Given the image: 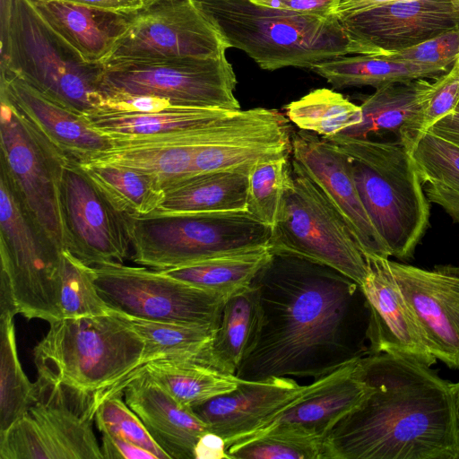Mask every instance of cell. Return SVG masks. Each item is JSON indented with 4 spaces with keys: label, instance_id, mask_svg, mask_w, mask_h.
Segmentation results:
<instances>
[{
    "label": "cell",
    "instance_id": "cell-47",
    "mask_svg": "<svg viewBox=\"0 0 459 459\" xmlns=\"http://www.w3.org/2000/svg\"><path fill=\"white\" fill-rule=\"evenodd\" d=\"M194 459H230L225 439L212 431L204 433L195 446Z\"/></svg>",
    "mask_w": 459,
    "mask_h": 459
},
{
    "label": "cell",
    "instance_id": "cell-9",
    "mask_svg": "<svg viewBox=\"0 0 459 459\" xmlns=\"http://www.w3.org/2000/svg\"><path fill=\"white\" fill-rule=\"evenodd\" d=\"M237 78L226 55L208 58L118 60L102 64L103 99L143 95L178 107L240 110Z\"/></svg>",
    "mask_w": 459,
    "mask_h": 459
},
{
    "label": "cell",
    "instance_id": "cell-34",
    "mask_svg": "<svg viewBox=\"0 0 459 459\" xmlns=\"http://www.w3.org/2000/svg\"><path fill=\"white\" fill-rule=\"evenodd\" d=\"M199 149L172 145L112 147L80 162L128 168L155 178L164 188L193 175V160Z\"/></svg>",
    "mask_w": 459,
    "mask_h": 459
},
{
    "label": "cell",
    "instance_id": "cell-45",
    "mask_svg": "<svg viewBox=\"0 0 459 459\" xmlns=\"http://www.w3.org/2000/svg\"><path fill=\"white\" fill-rule=\"evenodd\" d=\"M254 4L310 14H335L340 0H251Z\"/></svg>",
    "mask_w": 459,
    "mask_h": 459
},
{
    "label": "cell",
    "instance_id": "cell-15",
    "mask_svg": "<svg viewBox=\"0 0 459 459\" xmlns=\"http://www.w3.org/2000/svg\"><path fill=\"white\" fill-rule=\"evenodd\" d=\"M60 207L65 249L84 264L123 263L129 256V217L114 206L71 158L63 169Z\"/></svg>",
    "mask_w": 459,
    "mask_h": 459
},
{
    "label": "cell",
    "instance_id": "cell-2",
    "mask_svg": "<svg viewBox=\"0 0 459 459\" xmlns=\"http://www.w3.org/2000/svg\"><path fill=\"white\" fill-rule=\"evenodd\" d=\"M371 387L324 441V459H459L452 383L430 367L387 353L354 368Z\"/></svg>",
    "mask_w": 459,
    "mask_h": 459
},
{
    "label": "cell",
    "instance_id": "cell-31",
    "mask_svg": "<svg viewBox=\"0 0 459 459\" xmlns=\"http://www.w3.org/2000/svg\"><path fill=\"white\" fill-rule=\"evenodd\" d=\"M272 255L270 247L219 255L160 273L226 298L249 287Z\"/></svg>",
    "mask_w": 459,
    "mask_h": 459
},
{
    "label": "cell",
    "instance_id": "cell-6",
    "mask_svg": "<svg viewBox=\"0 0 459 459\" xmlns=\"http://www.w3.org/2000/svg\"><path fill=\"white\" fill-rule=\"evenodd\" d=\"M0 69L16 75L53 101L87 115L101 107L102 65L92 64L56 32L33 0H14Z\"/></svg>",
    "mask_w": 459,
    "mask_h": 459
},
{
    "label": "cell",
    "instance_id": "cell-36",
    "mask_svg": "<svg viewBox=\"0 0 459 459\" xmlns=\"http://www.w3.org/2000/svg\"><path fill=\"white\" fill-rule=\"evenodd\" d=\"M0 433L23 416L35 398L36 384L25 375L20 362L13 318L1 313Z\"/></svg>",
    "mask_w": 459,
    "mask_h": 459
},
{
    "label": "cell",
    "instance_id": "cell-48",
    "mask_svg": "<svg viewBox=\"0 0 459 459\" xmlns=\"http://www.w3.org/2000/svg\"><path fill=\"white\" fill-rule=\"evenodd\" d=\"M87 5L97 9L120 13H134L145 8L154 0H58Z\"/></svg>",
    "mask_w": 459,
    "mask_h": 459
},
{
    "label": "cell",
    "instance_id": "cell-41",
    "mask_svg": "<svg viewBox=\"0 0 459 459\" xmlns=\"http://www.w3.org/2000/svg\"><path fill=\"white\" fill-rule=\"evenodd\" d=\"M411 153L424 185H437L459 193V145L427 132Z\"/></svg>",
    "mask_w": 459,
    "mask_h": 459
},
{
    "label": "cell",
    "instance_id": "cell-13",
    "mask_svg": "<svg viewBox=\"0 0 459 459\" xmlns=\"http://www.w3.org/2000/svg\"><path fill=\"white\" fill-rule=\"evenodd\" d=\"M92 270L105 302L138 318L217 329L228 299L143 266L113 262L93 265Z\"/></svg>",
    "mask_w": 459,
    "mask_h": 459
},
{
    "label": "cell",
    "instance_id": "cell-7",
    "mask_svg": "<svg viewBox=\"0 0 459 459\" xmlns=\"http://www.w3.org/2000/svg\"><path fill=\"white\" fill-rule=\"evenodd\" d=\"M132 260L156 271L270 247L273 229L246 210L129 217Z\"/></svg>",
    "mask_w": 459,
    "mask_h": 459
},
{
    "label": "cell",
    "instance_id": "cell-26",
    "mask_svg": "<svg viewBox=\"0 0 459 459\" xmlns=\"http://www.w3.org/2000/svg\"><path fill=\"white\" fill-rule=\"evenodd\" d=\"M208 349L160 357L145 363L134 373H147L179 403L192 408L235 390L244 381L212 365L207 356Z\"/></svg>",
    "mask_w": 459,
    "mask_h": 459
},
{
    "label": "cell",
    "instance_id": "cell-16",
    "mask_svg": "<svg viewBox=\"0 0 459 459\" xmlns=\"http://www.w3.org/2000/svg\"><path fill=\"white\" fill-rule=\"evenodd\" d=\"M339 19L363 55H389L459 28V0H395Z\"/></svg>",
    "mask_w": 459,
    "mask_h": 459
},
{
    "label": "cell",
    "instance_id": "cell-8",
    "mask_svg": "<svg viewBox=\"0 0 459 459\" xmlns=\"http://www.w3.org/2000/svg\"><path fill=\"white\" fill-rule=\"evenodd\" d=\"M26 210L0 169L1 274L17 314L48 323L62 318V253Z\"/></svg>",
    "mask_w": 459,
    "mask_h": 459
},
{
    "label": "cell",
    "instance_id": "cell-50",
    "mask_svg": "<svg viewBox=\"0 0 459 459\" xmlns=\"http://www.w3.org/2000/svg\"><path fill=\"white\" fill-rule=\"evenodd\" d=\"M395 0H340L335 14L342 18Z\"/></svg>",
    "mask_w": 459,
    "mask_h": 459
},
{
    "label": "cell",
    "instance_id": "cell-24",
    "mask_svg": "<svg viewBox=\"0 0 459 459\" xmlns=\"http://www.w3.org/2000/svg\"><path fill=\"white\" fill-rule=\"evenodd\" d=\"M236 111L182 107L152 113L98 109L85 115V117L95 130L110 139L113 147H122L160 145L170 138L209 126Z\"/></svg>",
    "mask_w": 459,
    "mask_h": 459
},
{
    "label": "cell",
    "instance_id": "cell-3",
    "mask_svg": "<svg viewBox=\"0 0 459 459\" xmlns=\"http://www.w3.org/2000/svg\"><path fill=\"white\" fill-rule=\"evenodd\" d=\"M230 48L244 51L262 69L307 67L363 50L336 14L276 9L251 0H196Z\"/></svg>",
    "mask_w": 459,
    "mask_h": 459
},
{
    "label": "cell",
    "instance_id": "cell-37",
    "mask_svg": "<svg viewBox=\"0 0 459 459\" xmlns=\"http://www.w3.org/2000/svg\"><path fill=\"white\" fill-rule=\"evenodd\" d=\"M115 313L143 340V365L164 356L203 351L210 347L217 330L210 326L138 318L116 310Z\"/></svg>",
    "mask_w": 459,
    "mask_h": 459
},
{
    "label": "cell",
    "instance_id": "cell-22",
    "mask_svg": "<svg viewBox=\"0 0 459 459\" xmlns=\"http://www.w3.org/2000/svg\"><path fill=\"white\" fill-rule=\"evenodd\" d=\"M357 361L320 378L317 385L298 403L262 428L234 440L228 447L254 439L276 428L296 429L325 439L332 428L357 408L371 392V387L354 374Z\"/></svg>",
    "mask_w": 459,
    "mask_h": 459
},
{
    "label": "cell",
    "instance_id": "cell-27",
    "mask_svg": "<svg viewBox=\"0 0 459 459\" xmlns=\"http://www.w3.org/2000/svg\"><path fill=\"white\" fill-rule=\"evenodd\" d=\"M248 173L212 171L193 174L166 186L151 215L246 210Z\"/></svg>",
    "mask_w": 459,
    "mask_h": 459
},
{
    "label": "cell",
    "instance_id": "cell-11",
    "mask_svg": "<svg viewBox=\"0 0 459 459\" xmlns=\"http://www.w3.org/2000/svg\"><path fill=\"white\" fill-rule=\"evenodd\" d=\"M22 418L0 433V459H103L92 429L95 396L38 380Z\"/></svg>",
    "mask_w": 459,
    "mask_h": 459
},
{
    "label": "cell",
    "instance_id": "cell-49",
    "mask_svg": "<svg viewBox=\"0 0 459 459\" xmlns=\"http://www.w3.org/2000/svg\"><path fill=\"white\" fill-rule=\"evenodd\" d=\"M428 132H431L459 145V108H455L453 113L437 121Z\"/></svg>",
    "mask_w": 459,
    "mask_h": 459
},
{
    "label": "cell",
    "instance_id": "cell-20",
    "mask_svg": "<svg viewBox=\"0 0 459 459\" xmlns=\"http://www.w3.org/2000/svg\"><path fill=\"white\" fill-rule=\"evenodd\" d=\"M319 379L305 385L288 377L244 380L235 390L191 409L210 431L225 439L228 447L234 440L262 428L298 403L317 385Z\"/></svg>",
    "mask_w": 459,
    "mask_h": 459
},
{
    "label": "cell",
    "instance_id": "cell-44",
    "mask_svg": "<svg viewBox=\"0 0 459 459\" xmlns=\"http://www.w3.org/2000/svg\"><path fill=\"white\" fill-rule=\"evenodd\" d=\"M386 56L397 60L450 70L459 58V28Z\"/></svg>",
    "mask_w": 459,
    "mask_h": 459
},
{
    "label": "cell",
    "instance_id": "cell-46",
    "mask_svg": "<svg viewBox=\"0 0 459 459\" xmlns=\"http://www.w3.org/2000/svg\"><path fill=\"white\" fill-rule=\"evenodd\" d=\"M103 459H157L149 451L116 436L102 433Z\"/></svg>",
    "mask_w": 459,
    "mask_h": 459
},
{
    "label": "cell",
    "instance_id": "cell-55",
    "mask_svg": "<svg viewBox=\"0 0 459 459\" xmlns=\"http://www.w3.org/2000/svg\"><path fill=\"white\" fill-rule=\"evenodd\" d=\"M456 221H458V222H459V219H458Z\"/></svg>",
    "mask_w": 459,
    "mask_h": 459
},
{
    "label": "cell",
    "instance_id": "cell-5",
    "mask_svg": "<svg viewBox=\"0 0 459 459\" xmlns=\"http://www.w3.org/2000/svg\"><path fill=\"white\" fill-rule=\"evenodd\" d=\"M323 138L350 156L360 199L390 256L411 258L430 216L411 150L396 139Z\"/></svg>",
    "mask_w": 459,
    "mask_h": 459
},
{
    "label": "cell",
    "instance_id": "cell-12",
    "mask_svg": "<svg viewBox=\"0 0 459 459\" xmlns=\"http://www.w3.org/2000/svg\"><path fill=\"white\" fill-rule=\"evenodd\" d=\"M0 97L1 170L33 220L60 249H65L60 185L69 157L6 96Z\"/></svg>",
    "mask_w": 459,
    "mask_h": 459
},
{
    "label": "cell",
    "instance_id": "cell-38",
    "mask_svg": "<svg viewBox=\"0 0 459 459\" xmlns=\"http://www.w3.org/2000/svg\"><path fill=\"white\" fill-rule=\"evenodd\" d=\"M323 437L286 428L273 429L227 448L230 459H324Z\"/></svg>",
    "mask_w": 459,
    "mask_h": 459
},
{
    "label": "cell",
    "instance_id": "cell-39",
    "mask_svg": "<svg viewBox=\"0 0 459 459\" xmlns=\"http://www.w3.org/2000/svg\"><path fill=\"white\" fill-rule=\"evenodd\" d=\"M292 177L290 157L260 162L248 174L246 211L272 229Z\"/></svg>",
    "mask_w": 459,
    "mask_h": 459
},
{
    "label": "cell",
    "instance_id": "cell-42",
    "mask_svg": "<svg viewBox=\"0 0 459 459\" xmlns=\"http://www.w3.org/2000/svg\"><path fill=\"white\" fill-rule=\"evenodd\" d=\"M123 393L102 397L97 403L94 421L101 433H108L133 443L156 456L170 459L157 444L139 417L122 399Z\"/></svg>",
    "mask_w": 459,
    "mask_h": 459
},
{
    "label": "cell",
    "instance_id": "cell-43",
    "mask_svg": "<svg viewBox=\"0 0 459 459\" xmlns=\"http://www.w3.org/2000/svg\"><path fill=\"white\" fill-rule=\"evenodd\" d=\"M459 104V58L451 69L433 82L428 100L406 125L398 141L410 150L432 126L453 113Z\"/></svg>",
    "mask_w": 459,
    "mask_h": 459
},
{
    "label": "cell",
    "instance_id": "cell-4",
    "mask_svg": "<svg viewBox=\"0 0 459 459\" xmlns=\"http://www.w3.org/2000/svg\"><path fill=\"white\" fill-rule=\"evenodd\" d=\"M145 343L113 309L108 315L49 323L34 348L38 380L97 399L143 365Z\"/></svg>",
    "mask_w": 459,
    "mask_h": 459
},
{
    "label": "cell",
    "instance_id": "cell-23",
    "mask_svg": "<svg viewBox=\"0 0 459 459\" xmlns=\"http://www.w3.org/2000/svg\"><path fill=\"white\" fill-rule=\"evenodd\" d=\"M0 94L18 108L59 150L83 161L113 147L84 115L47 98L20 77L1 73Z\"/></svg>",
    "mask_w": 459,
    "mask_h": 459
},
{
    "label": "cell",
    "instance_id": "cell-28",
    "mask_svg": "<svg viewBox=\"0 0 459 459\" xmlns=\"http://www.w3.org/2000/svg\"><path fill=\"white\" fill-rule=\"evenodd\" d=\"M433 82L427 79L390 83L376 89L359 105L362 120L338 134L368 138L371 134L392 133L399 139L406 125L429 98Z\"/></svg>",
    "mask_w": 459,
    "mask_h": 459
},
{
    "label": "cell",
    "instance_id": "cell-32",
    "mask_svg": "<svg viewBox=\"0 0 459 459\" xmlns=\"http://www.w3.org/2000/svg\"><path fill=\"white\" fill-rule=\"evenodd\" d=\"M78 163L114 206L128 217L151 215L163 200V186L146 174L115 165Z\"/></svg>",
    "mask_w": 459,
    "mask_h": 459
},
{
    "label": "cell",
    "instance_id": "cell-40",
    "mask_svg": "<svg viewBox=\"0 0 459 459\" xmlns=\"http://www.w3.org/2000/svg\"><path fill=\"white\" fill-rule=\"evenodd\" d=\"M60 307L62 318L108 315L113 309L100 295L92 266L87 265L67 249H63Z\"/></svg>",
    "mask_w": 459,
    "mask_h": 459
},
{
    "label": "cell",
    "instance_id": "cell-52",
    "mask_svg": "<svg viewBox=\"0 0 459 459\" xmlns=\"http://www.w3.org/2000/svg\"><path fill=\"white\" fill-rule=\"evenodd\" d=\"M446 212L453 217L454 220L459 219V193L449 190L446 192L444 200Z\"/></svg>",
    "mask_w": 459,
    "mask_h": 459
},
{
    "label": "cell",
    "instance_id": "cell-10",
    "mask_svg": "<svg viewBox=\"0 0 459 459\" xmlns=\"http://www.w3.org/2000/svg\"><path fill=\"white\" fill-rule=\"evenodd\" d=\"M290 162L292 177L273 228L271 250L324 264L361 286L368 268L360 247L316 184Z\"/></svg>",
    "mask_w": 459,
    "mask_h": 459
},
{
    "label": "cell",
    "instance_id": "cell-54",
    "mask_svg": "<svg viewBox=\"0 0 459 459\" xmlns=\"http://www.w3.org/2000/svg\"><path fill=\"white\" fill-rule=\"evenodd\" d=\"M456 108H459V104L457 105Z\"/></svg>",
    "mask_w": 459,
    "mask_h": 459
},
{
    "label": "cell",
    "instance_id": "cell-18",
    "mask_svg": "<svg viewBox=\"0 0 459 459\" xmlns=\"http://www.w3.org/2000/svg\"><path fill=\"white\" fill-rule=\"evenodd\" d=\"M292 160L319 188L345 221L365 255L390 257L360 199L351 160L316 134L292 133Z\"/></svg>",
    "mask_w": 459,
    "mask_h": 459
},
{
    "label": "cell",
    "instance_id": "cell-25",
    "mask_svg": "<svg viewBox=\"0 0 459 459\" xmlns=\"http://www.w3.org/2000/svg\"><path fill=\"white\" fill-rule=\"evenodd\" d=\"M48 25L89 63L103 64L134 13L58 0H33Z\"/></svg>",
    "mask_w": 459,
    "mask_h": 459
},
{
    "label": "cell",
    "instance_id": "cell-53",
    "mask_svg": "<svg viewBox=\"0 0 459 459\" xmlns=\"http://www.w3.org/2000/svg\"><path fill=\"white\" fill-rule=\"evenodd\" d=\"M452 392L454 397L455 412L456 419L457 435L459 440V382L452 383Z\"/></svg>",
    "mask_w": 459,
    "mask_h": 459
},
{
    "label": "cell",
    "instance_id": "cell-33",
    "mask_svg": "<svg viewBox=\"0 0 459 459\" xmlns=\"http://www.w3.org/2000/svg\"><path fill=\"white\" fill-rule=\"evenodd\" d=\"M291 128L265 136L199 149L193 160V174L212 171L248 173L260 162L290 157Z\"/></svg>",
    "mask_w": 459,
    "mask_h": 459
},
{
    "label": "cell",
    "instance_id": "cell-14",
    "mask_svg": "<svg viewBox=\"0 0 459 459\" xmlns=\"http://www.w3.org/2000/svg\"><path fill=\"white\" fill-rule=\"evenodd\" d=\"M228 48L196 0H154L134 13L103 64L219 57Z\"/></svg>",
    "mask_w": 459,
    "mask_h": 459
},
{
    "label": "cell",
    "instance_id": "cell-35",
    "mask_svg": "<svg viewBox=\"0 0 459 459\" xmlns=\"http://www.w3.org/2000/svg\"><path fill=\"white\" fill-rule=\"evenodd\" d=\"M288 119L299 130L330 137L359 124L362 111L339 92L316 89L285 106Z\"/></svg>",
    "mask_w": 459,
    "mask_h": 459
},
{
    "label": "cell",
    "instance_id": "cell-21",
    "mask_svg": "<svg viewBox=\"0 0 459 459\" xmlns=\"http://www.w3.org/2000/svg\"><path fill=\"white\" fill-rule=\"evenodd\" d=\"M118 392L170 459H194L198 438L210 429L191 408L143 371L132 374L110 394Z\"/></svg>",
    "mask_w": 459,
    "mask_h": 459
},
{
    "label": "cell",
    "instance_id": "cell-17",
    "mask_svg": "<svg viewBox=\"0 0 459 459\" xmlns=\"http://www.w3.org/2000/svg\"><path fill=\"white\" fill-rule=\"evenodd\" d=\"M389 269L437 359L459 368V267L431 270L387 260Z\"/></svg>",
    "mask_w": 459,
    "mask_h": 459
},
{
    "label": "cell",
    "instance_id": "cell-51",
    "mask_svg": "<svg viewBox=\"0 0 459 459\" xmlns=\"http://www.w3.org/2000/svg\"><path fill=\"white\" fill-rule=\"evenodd\" d=\"M14 0H0V43L7 37Z\"/></svg>",
    "mask_w": 459,
    "mask_h": 459
},
{
    "label": "cell",
    "instance_id": "cell-1",
    "mask_svg": "<svg viewBox=\"0 0 459 459\" xmlns=\"http://www.w3.org/2000/svg\"><path fill=\"white\" fill-rule=\"evenodd\" d=\"M252 285L259 326L238 377L317 380L368 354L365 295L359 284L339 271L272 251Z\"/></svg>",
    "mask_w": 459,
    "mask_h": 459
},
{
    "label": "cell",
    "instance_id": "cell-30",
    "mask_svg": "<svg viewBox=\"0 0 459 459\" xmlns=\"http://www.w3.org/2000/svg\"><path fill=\"white\" fill-rule=\"evenodd\" d=\"M259 326L257 293L252 285L226 300L207 356L212 365L236 375L253 345Z\"/></svg>",
    "mask_w": 459,
    "mask_h": 459
},
{
    "label": "cell",
    "instance_id": "cell-19",
    "mask_svg": "<svg viewBox=\"0 0 459 459\" xmlns=\"http://www.w3.org/2000/svg\"><path fill=\"white\" fill-rule=\"evenodd\" d=\"M368 273L361 285L369 311L368 354L387 353L432 366L420 330L389 269L387 260L365 255Z\"/></svg>",
    "mask_w": 459,
    "mask_h": 459
},
{
    "label": "cell",
    "instance_id": "cell-29",
    "mask_svg": "<svg viewBox=\"0 0 459 459\" xmlns=\"http://www.w3.org/2000/svg\"><path fill=\"white\" fill-rule=\"evenodd\" d=\"M334 88L382 86L417 79H437L449 70L397 60L386 55L342 56L313 65Z\"/></svg>",
    "mask_w": 459,
    "mask_h": 459
}]
</instances>
